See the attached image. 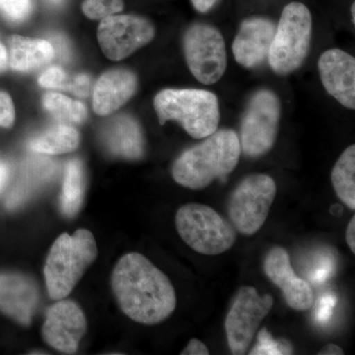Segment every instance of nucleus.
Wrapping results in <instances>:
<instances>
[{"label":"nucleus","mask_w":355,"mask_h":355,"mask_svg":"<svg viewBox=\"0 0 355 355\" xmlns=\"http://www.w3.org/2000/svg\"><path fill=\"white\" fill-rule=\"evenodd\" d=\"M97 256L94 236L87 229H78L73 235H60L51 247L44 268L50 298H67Z\"/></svg>","instance_id":"nucleus-3"},{"label":"nucleus","mask_w":355,"mask_h":355,"mask_svg":"<svg viewBox=\"0 0 355 355\" xmlns=\"http://www.w3.org/2000/svg\"><path fill=\"white\" fill-rule=\"evenodd\" d=\"M184 53L191 74L205 85L218 83L227 67L225 42L214 26L196 23L189 27Z\"/></svg>","instance_id":"nucleus-9"},{"label":"nucleus","mask_w":355,"mask_h":355,"mask_svg":"<svg viewBox=\"0 0 355 355\" xmlns=\"http://www.w3.org/2000/svg\"><path fill=\"white\" fill-rule=\"evenodd\" d=\"M0 11L12 22L25 20L31 11L30 0H0Z\"/></svg>","instance_id":"nucleus-27"},{"label":"nucleus","mask_w":355,"mask_h":355,"mask_svg":"<svg viewBox=\"0 0 355 355\" xmlns=\"http://www.w3.org/2000/svg\"><path fill=\"white\" fill-rule=\"evenodd\" d=\"M39 84L44 88L58 89L73 93L79 97H88L93 92V80L87 74L70 76L60 67H50L40 76Z\"/></svg>","instance_id":"nucleus-23"},{"label":"nucleus","mask_w":355,"mask_h":355,"mask_svg":"<svg viewBox=\"0 0 355 355\" xmlns=\"http://www.w3.org/2000/svg\"><path fill=\"white\" fill-rule=\"evenodd\" d=\"M293 347L286 340H275L268 329H261L258 333L256 345L251 349V355L292 354Z\"/></svg>","instance_id":"nucleus-25"},{"label":"nucleus","mask_w":355,"mask_h":355,"mask_svg":"<svg viewBox=\"0 0 355 355\" xmlns=\"http://www.w3.org/2000/svg\"><path fill=\"white\" fill-rule=\"evenodd\" d=\"M320 355H343L345 354L343 349H340L338 345H336V343H328V345H324L323 349L320 350Z\"/></svg>","instance_id":"nucleus-32"},{"label":"nucleus","mask_w":355,"mask_h":355,"mask_svg":"<svg viewBox=\"0 0 355 355\" xmlns=\"http://www.w3.org/2000/svg\"><path fill=\"white\" fill-rule=\"evenodd\" d=\"M15 121V108L10 96L0 91V127H12Z\"/></svg>","instance_id":"nucleus-28"},{"label":"nucleus","mask_w":355,"mask_h":355,"mask_svg":"<svg viewBox=\"0 0 355 355\" xmlns=\"http://www.w3.org/2000/svg\"><path fill=\"white\" fill-rule=\"evenodd\" d=\"M196 10L200 13H207L211 10L218 0H191Z\"/></svg>","instance_id":"nucleus-30"},{"label":"nucleus","mask_w":355,"mask_h":355,"mask_svg":"<svg viewBox=\"0 0 355 355\" xmlns=\"http://www.w3.org/2000/svg\"><path fill=\"white\" fill-rule=\"evenodd\" d=\"M277 196V184L266 174L245 177L228 198L227 211L233 227L242 235L258 233Z\"/></svg>","instance_id":"nucleus-7"},{"label":"nucleus","mask_w":355,"mask_h":355,"mask_svg":"<svg viewBox=\"0 0 355 355\" xmlns=\"http://www.w3.org/2000/svg\"><path fill=\"white\" fill-rule=\"evenodd\" d=\"M345 239L347 245L352 250V254L355 253V216L350 219L349 225H347V233H345Z\"/></svg>","instance_id":"nucleus-31"},{"label":"nucleus","mask_w":355,"mask_h":355,"mask_svg":"<svg viewBox=\"0 0 355 355\" xmlns=\"http://www.w3.org/2000/svg\"><path fill=\"white\" fill-rule=\"evenodd\" d=\"M107 146L112 153L128 160L144 157L146 140L139 123L130 116H119L105 133Z\"/></svg>","instance_id":"nucleus-18"},{"label":"nucleus","mask_w":355,"mask_h":355,"mask_svg":"<svg viewBox=\"0 0 355 355\" xmlns=\"http://www.w3.org/2000/svg\"><path fill=\"white\" fill-rule=\"evenodd\" d=\"M85 191V176L83 163L74 159L65 166L60 207L65 216H76L83 205Z\"/></svg>","instance_id":"nucleus-21"},{"label":"nucleus","mask_w":355,"mask_h":355,"mask_svg":"<svg viewBox=\"0 0 355 355\" xmlns=\"http://www.w3.org/2000/svg\"><path fill=\"white\" fill-rule=\"evenodd\" d=\"M55 57L53 44L46 40L31 39L13 35L8 40V65L20 72L40 69Z\"/></svg>","instance_id":"nucleus-19"},{"label":"nucleus","mask_w":355,"mask_h":355,"mask_svg":"<svg viewBox=\"0 0 355 355\" xmlns=\"http://www.w3.org/2000/svg\"><path fill=\"white\" fill-rule=\"evenodd\" d=\"M160 125L175 121L193 139L216 132L220 121L217 96L202 89H165L154 98Z\"/></svg>","instance_id":"nucleus-4"},{"label":"nucleus","mask_w":355,"mask_h":355,"mask_svg":"<svg viewBox=\"0 0 355 355\" xmlns=\"http://www.w3.org/2000/svg\"><path fill=\"white\" fill-rule=\"evenodd\" d=\"M137 90V77L130 70H109L93 88V109L99 116H108L130 101Z\"/></svg>","instance_id":"nucleus-17"},{"label":"nucleus","mask_w":355,"mask_h":355,"mask_svg":"<svg viewBox=\"0 0 355 355\" xmlns=\"http://www.w3.org/2000/svg\"><path fill=\"white\" fill-rule=\"evenodd\" d=\"M241 155L239 137L232 130H216L175 161L172 176L191 190H202L234 171Z\"/></svg>","instance_id":"nucleus-2"},{"label":"nucleus","mask_w":355,"mask_h":355,"mask_svg":"<svg viewBox=\"0 0 355 355\" xmlns=\"http://www.w3.org/2000/svg\"><path fill=\"white\" fill-rule=\"evenodd\" d=\"M335 300H331L330 297L328 298V303H324V306H322L320 312V319H327L328 318V313H331V308L333 307Z\"/></svg>","instance_id":"nucleus-35"},{"label":"nucleus","mask_w":355,"mask_h":355,"mask_svg":"<svg viewBox=\"0 0 355 355\" xmlns=\"http://www.w3.org/2000/svg\"><path fill=\"white\" fill-rule=\"evenodd\" d=\"M111 286L119 307L137 323H162L176 309L171 282L144 254L121 257L112 272Z\"/></svg>","instance_id":"nucleus-1"},{"label":"nucleus","mask_w":355,"mask_h":355,"mask_svg":"<svg viewBox=\"0 0 355 355\" xmlns=\"http://www.w3.org/2000/svg\"><path fill=\"white\" fill-rule=\"evenodd\" d=\"M336 196L349 209H355V146L345 149L331 171Z\"/></svg>","instance_id":"nucleus-22"},{"label":"nucleus","mask_w":355,"mask_h":355,"mask_svg":"<svg viewBox=\"0 0 355 355\" xmlns=\"http://www.w3.org/2000/svg\"><path fill=\"white\" fill-rule=\"evenodd\" d=\"M352 22H355V3H352Z\"/></svg>","instance_id":"nucleus-36"},{"label":"nucleus","mask_w":355,"mask_h":355,"mask_svg":"<svg viewBox=\"0 0 355 355\" xmlns=\"http://www.w3.org/2000/svg\"><path fill=\"white\" fill-rule=\"evenodd\" d=\"M8 67V58H7V50L6 46L0 43V72L3 71Z\"/></svg>","instance_id":"nucleus-34"},{"label":"nucleus","mask_w":355,"mask_h":355,"mask_svg":"<svg viewBox=\"0 0 355 355\" xmlns=\"http://www.w3.org/2000/svg\"><path fill=\"white\" fill-rule=\"evenodd\" d=\"M318 69L327 92L345 108L354 110V58L340 49H331L322 53Z\"/></svg>","instance_id":"nucleus-14"},{"label":"nucleus","mask_w":355,"mask_h":355,"mask_svg":"<svg viewBox=\"0 0 355 355\" xmlns=\"http://www.w3.org/2000/svg\"><path fill=\"white\" fill-rule=\"evenodd\" d=\"M80 137L76 128L60 123L32 139L29 147L35 153L57 155L72 153L78 147Z\"/></svg>","instance_id":"nucleus-20"},{"label":"nucleus","mask_w":355,"mask_h":355,"mask_svg":"<svg viewBox=\"0 0 355 355\" xmlns=\"http://www.w3.org/2000/svg\"><path fill=\"white\" fill-rule=\"evenodd\" d=\"M182 355H209V350L207 345L198 338H191L186 349L181 352Z\"/></svg>","instance_id":"nucleus-29"},{"label":"nucleus","mask_w":355,"mask_h":355,"mask_svg":"<svg viewBox=\"0 0 355 355\" xmlns=\"http://www.w3.org/2000/svg\"><path fill=\"white\" fill-rule=\"evenodd\" d=\"M312 24V15L304 4L295 1L284 7L268 58L275 73L288 76L305 62L310 51Z\"/></svg>","instance_id":"nucleus-5"},{"label":"nucleus","mask_w":355,"mask_h":355,"mask_svg":"<svg viewBox=\"0 0 355 355\" xmlns=\"http://www.w3.org/2000/svg\"><path fill=\"white\" fill-rule=\"evenodd\" d=\"M43 104L53 118L64 125H79L87 118V110L83 103L60 93L44 95Z\"/></svg>","instance_id":"nucleus-24"},{"label":"nucleus","mask_w":355,"mask_h":355,"mask_svg":"<svg viewBox=\"0 0 355 355\" xmlns=\"http://www.w3.org/2000/svg\"><path fill=\"white\" fill-rule=\"evenodd\" d=\"M49 1L53 4H60L64 0H49Z\"/></svg>","instance_id":"nucleus-37"},{"label":"nucleus","mask_w":355,"mask_h":355,"mask_svg":"<svg viewBox=\"0 0 355 355\" xmlns=\"http://www.w3.org/2000/svg\"><path fill=\"white\" fill-rule=\"evenodd\" d=\"M86 331L87 320L74 301L60 299L46 310L42 336L53 349L65 354H76Z\"/></svg>","instance_id":"nucleus-12"},{"label":"nucleus","mask_w":355,"mask_h":355,"mask_svg":"<svg viewBox=\"0 0 355 355\" xmlns=\"http://www.w3.org/2000/svg\"><path fill=\"white\" fill-rule=\"evenodd\" d=\"M277 26L263 17L243 21L232 44L236 62L246 69L260 67L268 60Z\"/></svg>","instance_id":"nucleus-16"},{"label":"nucleus","mask_w":355,"mask_h":355,"mask_svg":"<svg viewBox=\"0 0 355 355\" xmlns=\"http://www.w3.org/2000/svg\"><path fill=\"white\" fill-rule=\"evenodd\" d=\"M123 9V0H85L83 4L84 14L93 20L114 15Z\"/></svg>","instance_id":"nucleus-26"},{"label":"nucleus","mask_w":355,"mask_h":355,"mask_svg":"<svg viewBox=\"0 0 355 355\" xmlns=\"http://www.w3.org/2000/svg\"><path fill=\"white\" fill-rule=\"evenodd\" d=\"M9 177L8 167L6 163L0 162V191L3 190Z\"/></svg>","instance_id":"nucleus-33"},{"label":"nucleus","mask_w":355,"mask_h":355,"mask_svg":"<svg viewBox=\"0 0 355 355\" xmlns=\"http://www.w3.org/2000/svg\"><path fill=\"white\" fill-rule=\"evenodd\" d=\"M97 36L104 55L118 62L150 43L155 28L140 16L114 14L101 19Z\"/></svg>","instance_id":"nucleus-11"},{"label":"nucleus","mask_w":355,"mask_h":355,"mask_svg":"<svg viewBox=\"0 0 355 355\" xmlns=\"http://www.w3.org/2000/svg\"><path fill=\"white\" fill-rule=\"evenodd\" d=\"M36 282L19 273L0 275V312L22 326L32 323L39 305Z\"/></svg>","instance_id":"nucleus-15"},{"label":"nucleus","mask_w":355,"mask_h":355,"mask_svg":"<svg viewBox=\"0 0 355 355\" xmlns=\"http://www.w3.org/2000/svg\"><path fill=\"white\" fill-rule=\"evenodd\" d=\"M263 272L270 282L282 291L291 309L302 312L312 307V288L306 280L295 275L291 257L284 248L273 247L268 251L263 261Z\"/></svg>","instance_id":"nucleus-13"},{"label":"nucleus","mask_w":355,"mask_h":355,"mask_svg":"<svg viewBox=\"0 0 355 355\" xmlns=\"http://www.w3.org/2000/svg\"><path fill=\"white\" fill-rule=\"evenodd\" d=\"M175 221L182 240L193 251L205 256L225 253L237 239L232 224L202 203H187L180 207Z\"/></svg>","instance_id":"nucleus-6"},{"label":"nucleus","mask_w":355,"mask_h":355,"mask_svg":"<svg viewBox=\"0 0 355 355\" xmlns=\"http://www.w3.org/2000/svg\"><path fill=\"white\" fill-rule=\"evenodd\" d=\"M273 302L272 295H260L253 286H242L237 291L224 323L231 354H246Z\"/></svg>","instance_id":"nucleus-10"},{"label":"nucleus","mask_w":355,"mask_h":355,"mask_svg":"<svg viewBox=\"0 0 355 355\" xmlns=\"http://www.w3.org/2000/svg\"><path fill=\"white\" fill-rule=\"evenodd\" d=\"M280 116V101L272 91L261 89L252 96L240 128V146L247 157H261L272 150L279 133Z\"/></svg>","instance_id":"nucleus-8"}]
</instances>
